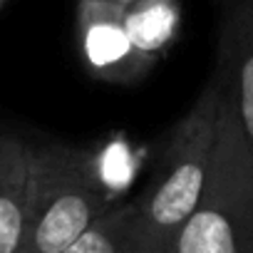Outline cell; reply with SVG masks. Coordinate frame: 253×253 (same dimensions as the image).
Returning <instances> with one entry per match:
<instances>
[{"mask_svg": "<svg viewBox=\"0 0 253 253\" xmlns=\"http://www.w3.org/2000/svg\"><path fill=\"white\" fill-rule=\"evenodd\" d=\"M218 104L221 84L211 75L191 109L164 137L149 184L132 199L137 253H169L179 228L196 209L211 169Z\"/></svg>", "mask_w": 253, "mask_h": 253, "instance_id": "cell-1", "label": "cell"}, {"mask_svg": "<svg viewBox=\"0 0 253 253\" xmlns=\"http://www.w3.org/2000/svg\"><path fill=\"white\" fill-rule=\"evenodd\" d=\"M169 253H253V152L223 97L204 194Z\"/></svg>", "mask_w": 253, "mask_h": 253, "instance_id": "cell-2", "label": "cell"}, {"mask_svg": "<svg viewBox=\"0 0 253 253\" xmlns=\"http://www.w3.org/2000/svg\"><path fill=\"white\" fill-rule=\"evenodd\" d=\"M119 199L97 179L84 152L65 144H35L33 204L23 253H62Z\"/></svg>", "mask_w": 253, "mask_h": 253, "instance_id": "cell-3", "label": "cell"}, {"mask_svg": "<svg viewBox=\"0 0 253 253\" xmlns=\"http://www.w3.org/2000/svg\"><path fill=\"white\" fill-rule=\"evenodd\" d=\"M221 97L253 152V0H218L216 70Z\"/></svg>", "mask_w": 253, "mask_h": 253, "instance_id": "cell-4", "label": "cell"}, {"mask_svg": "<svg viewBox=\"0 0 253 253\" xmlns=\"http://www.w3.org/2000/svg\"><path fill=\"white\" fill-rule=\"evenodd\" d=\"M75 33L80 60L94 80L129 84L147 75L124 28V5L112 0H77Z\"/></svg>", "mask_w": 253, "mask_h": 253, "instance_id": "cell-5", "label": "cell"}, {"mask_svg": "<svg viewBox=\"0 0 253 253\" xmlns=\"http://www.w3.org/2000/svg\"><path fill=\"white\" fill-rule=\"evenodd\" d=\"M35 144L0 132V253H23L33 204Z\"/></svg>", "mask_w": 253, "mask_h": 253, "instance_id": "cell-6", "label": "cell"}, {"mask_svg": "<svg viewBox=\"0 0 253 253\" xmlns=\"http://www.w3.org/2000/svg\"><path fill=\"white\" fill-rule=\"evenodd\" d=\"M181 23L179 0H132L124 5V28L144 72L174 47L181 35Z\"/></svg>", "mask_w": 253, "mask_h": 253, "instance_id": "cell-7", "label": "cell"}, {"mask_svg": "<svg viewBox=\"0 0 253 253\" xmlns=\"http://www.w3.org/2000/svg\"><path fill=\"white\" fill-rule=\"evenodd\" d=\"M132 216H134L132 201L117 204L62 253H137Z\"/></svg>", "mask_w": 253, "mask_h": 253, "instance_id": "cell-8", "label": "cell"}, {"mask_svg": "<svg viewBox=\"0 0 253 253\" xmlns=\"http://www.w3.org/2000/svg\"><path fill=\"white\" fill-rule=\"evenodd\" d=\"M112 3H117V5H129L132 0H112Z\"/></svg>", "mask_w": 253, "mask_h": 253, "instance_id": "cell-9", "label": "cell"}, {"mask_svg": "<svg viewBox=\"0 0 253 253\" xmlns=\"http://www.w3.org/2000/svg\"><path fill=\"white\" fill-rule=\"evenodd\" d=\"M5 3H8V0H0V10H3V8H5Z\"/></svg>", "mask_w": 253, "mask_h": 253, "instance_id": "cell-10", "label": "cell"}]
</instances>
